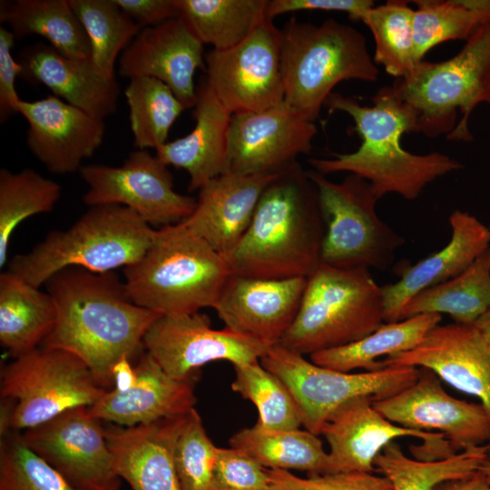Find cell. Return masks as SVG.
Masks as SVG:
<instances>
[{"label":"cell","mask_w":490,"mask_h":490,"mask_svg":"<svg viewBox=\"0 0 490 490\" xmlns=\"http://www.w3.org/2000/svg\"><path fill=\"white\" fill-rule=\"evenodd\" d=\"M375 5L372 0H271L267 7V17H274L298 11L343 12L354 21H361L366 12Z\"/></svg>","instance_id":"obj_47"},{"label":"cell","mask_w":490,"mask_h":490,"mask_svg":"<svg viewBox=\"0 0 490 490\" xmlns=\"http://www.w3.org/2000/svg\"><path fill=\"white\" fill-rule=\"evenodd\" d=\"M80 174L88 186L84 204L125 206L152 227L178 224L196 207V199L174 190L168 166L148 150L132 151L118 167L82 166Z\"/></svg>","instance_id":"obj_12"},{"label":"cell","mask_w":490,"mask_h":490,"mask_svg":"<svg viewBox=\"0 0 490 490\" xmlns=\"http://www.w3.org/2000/svg\"><path fill=\"white\" fill-rule=\"evenodd\" d=\"M434 490H490V484L478 470L466 477L441 483Z\"/></svg>","instance_id":"obj_49"},{"label":"cell","mask_w":490,"mask_h":490,"mask_svg":"<svg viewBox=\"0 0 490 490\" xmlns=\"http://www.w3.org/2000/svg\"><path fill=\"white\" fill-rule=\"evenodd\" d=\"M129 80L124 96L133 145L139 150H156L167 142L172 126L186 108L170 87L155 78Z\"/></svg>","instance_id":"obj_38"},{"label":"cell","mask_w":490,"mask_h":490,"mask_svg":"<svg viewBox=\"0 0 490 490\" xmlns=\"http://www.w3.org/2000/svg\"><path fill=\"white\" fill-rule=\"evenodd\" d=\"M189 413L149 424L105 428L115 470L132 490H181L174 448Z\"/></svg>","instance_id":"obj_23"},{"label":"cell","mask_w":490,"mask_h":490,"mask_svg":"<svg viewBox=\"0 0 490 490\" xmlns=\"http://www.w3.org/2000/svg\"><path fill=\"white\" fill-rule=\"evenodd\" d=\"M441 320L440 314L427 313L397 322H385L358 341L310 355V360L316 365L342 372L358 368L377 370L383 368L379 358L414 348Z\"/></svg>","instance_id":"obj_31"},{"label":"cell","mask_w":490,"mask_h":490,"mask_svg":"<svg viewBox=\"0 0 490 490\" xmlns=\"http://www.w3.org/2000/svg\"><path fill=\"white\" fill-rule=\"evenodd\" d=\"M17 61L20 77L44 85L90 115L104 121L116 112L120 86L115 78L101 74L91 61L66 56L44 42L24 48Z\"/></svg>","instance_id":"obj_26"},{"label":"cell","mask_w":490,"mask_h":490,"mask_svg":"<svg viewBox=\"0 0 490 490\" xmlns=\"http://www.w3.org/2000/svg\"><path fill=\"white\" fill-rule=\"evenodd\" d=\"M136 381L124 391L107 390L90 414L118 426H133L189 413L196 403L197 378L177 379L168 375L146 351L134 367Z\"/></svg>","instance_id":"obj_25"},{"label":"cell","mask_w":490,"mask_h":490,"mask_svg":"<svg viewBox=\"0 0 490 490\" xmlns=\"http://www.w3.org/2000/svg\"><path fill=\"white\" fill-rule=\"evenodd\" d=\"M123 13L142 28L180 15L175 0H114Z\"/></svg>","instance_id":"obj_48"},{"label":"cell","mask_w":490,"mask_h":490,"mask_svg":"<svg viewBox=\"0 0 490 490\" xmlns=\"http://www.w3.org/2000/svg\"><path fill=\"white\" fill-rule=\"evenodd\" d=\"M291 473L263 466L232 447H218L214 490H296Z\"/></svg>","instance_id":"obj_44"},{"label":"cell","mask_w":490,"mask_h":490,"mask_svg":"<svg viewBox=\"0 0 490 490\" xmlns=\"http://www.w3.org/2000/svg\"><path fill=\"white\" fill-rule=\"evenodd\" d=\"M56 309L51 295L9 271L0 274V344L18 358L42 345L51 333Z\"/></svg>","instance_id":"obj_29"},{"label":"cell","mask_w":490,"mask_h":490,"mask_svg":"<svg viewBox=\"0 0 490 490\" xmlns=\"http://www.w3.org/2000/svg\"><path fill=\"white\" fill-rule=\"evenodd\" d=\"M307 278L264 279L230 274L214 307L225 328L279 344L300 307Z\"/></svg>","instance_id":"obj_21"},{"label":"cell","mask_w":490,"mask_h":490,"mask_svg":"<svg viewBox=\"0 0 490 490\" xmlns=\"http://www.w3.org/2000/svg\"><path fill=\"white\" fill-rule=\"evenodd\" d=\"M156 234L125 206H92L70 228L53 230L29 252L15 255L7 271L36 288L68 267L113 271L136 262Z\"/></svg>","instance_id":"obj_5"},{"label":"cell","mask_w":490,"mask_h":490,"mask_svg":"<svg viewBox=\"0 0 490 490\" xmlns=\"http://www.w3.org/2000/svg\"><path fill=\"white\" fill-rule=\"evenodd\" d=\"M315 184L325 235L321 263L339 269L385 270L405 240L378 217L380 200L370 183L349 173L335 182L314 171L308 172Z\"/></svg>","instance_id":"obj_10"},{"label":"cell","mask_w":490,"mask_h":490,"mask_svg":"<svg viewBox=\"0 0 490 490\" xmlns=\"http://www.w3.org/2000/svg\"><path fill=\"white\" fill-rule=\"evenodd\" d=\"M408 3L389 0L368 9L361 19L374 37L375 64L396 79L408 77L420 63L414 41L415 9Z\"/></svg>","instance_id":"obj_37"},{"label":"cell","mask_w":490,"mask_h":490,"mask_svg":"<svg viewBox=\"0 0 490 490\" xmlns=\"http://www.w3.org/2000/svg\"><path fill=\"white\" fill-rule=\"evenodd\" d=\"M490 443L470 447L449 457L423 461L409 458L392 441L374 460L376 472L383 474L393 490H434L441 483L466 477L480 470Z\"/></svg>","instance_id":"obj_35"},{"label":"cell","mask_w":490,"mask_h":490,"mask_svg":"<svg viewBox=\"0 0 490 490\" xmlns=\"http://www.w3.org/2000/svg\"><path fill=\"white\" fill-rule=\"evenodd\" d=\"M392 87L416 116V132L469 142L468 120L476 105H490V22L466 41L453 57L421 61Z\"/></svg>","instance_id":"obj_7"},{"label":"cell","mask_w":490,"mask_h":490,"mask_svg":"<svg viewBox=\"0 0 490 490\" xmlns=\"http://www.w3.org/2000/svg\"><path fill=\"white\" fill-rule=\"evenodd\" d=\"M449 223L451 240L442 250L405 268L397 282L381 287L386 323L401 320L411 298L456 277L490 247V229L470 213L456 210Z\"/></svg>","instance_id":"obj_27"},{"label":"cell","mask_w":490,"mask_h":490,"mask_svg":"<svg viewBox=\"0 0 490 490\" xmlns=\"http://www.w3.org/2000/svg\"><path fill=\"white\" fill-rule=\"evenodd\" d=\"M414 41L416 59L436 45L467 41L490 22V0H415Z\"/></svg>","instance_id":"obj_36"},{"label":"cell","mask_w":490,"mask_h":490,"mask_svg":"<svg viewBox=\"0 0 490 490\" xmlns=\"http://www.w3.org/2000/svg\"><path fill=\"white\" fill-rule=\"evenodd\" d=\"M280 64L284 101L312 122L340 82L379 76L365 35L332 18L316 24L291 17L282 30Z\"/></svg>","instance_id":"obj_6"},{"label":"cell","mask_w":490,"mask_h":490,"mask_svg":"<svg viewBox=\"0 0 490 490\" xmlns=\"http://www.w3.org/2000/svg\"><path fill=\"white\" fill-rule=\"evenodd\" d=\"M203 44L181 16L145 27L119 58L118 74L123 78L145 76L165 83L183 106L194 107V75L205 69Z\"/></svg>","instance_id":"obj_20"},{"label":"cell","mask_w":490,"mask_h":490,"mask_svg":"<svg viewBox=\"0 0 490 490\" xmlns=\"http://www.w3.org/2000/svg\"><path fill=\"white\" fill-rule=\"evenodd\" d=\"M44 285L54 302L56 319L41 347L75 355L100 387H112L114 366L145 351L143 338L162 315L136 305L113 271L68 267Z\"/></svg>","instance_id":"obj_1"},{"label":"cell","mask_w":490,"mask_h":490,"mask_svg":"<svg viewBox=\"0 0 490 490\" xmlns=\"http://www.w3.org/2000/svg\"><path fill=\"white\" fill-rule=\"evenodd\" d=\"M371 101L372 105L366 106L353 97L329 94L324 106L330 113L339 111L353 119L361 144L331 159H309L316 172L353 173L368 181L379 199L396 193L413 201L430 182L463 167L441 152L415 154L402 147V135L416 132V116L392 86L380 88Z\"/></svg>","instance_id":"obj_2"},{"label":"cell","mask_w":490,"mask_h":490,"mask_svg":"<svg viewBox=\"0 0 490 490\" xmlns=\"http://www.w3.org/2000/svg\"><path fill=\"white\" fill-rule=\"evenodd\" d=\"M91 44V62L103 76L115 78L120 54L143 29L114 0H69Z\"/></svg>","instance_id":"obj_40"},{"label":"cell","mask_w":490,"mask_h":490,"mask_svg":"<svg viewBox=\"0 0 490 490\" xmlns=\"http://www.w3.org/2000/svg\"><path fill=\"white\" fill-rule=\"evenodd\" d=\"M113 377L115 388L120 391H124L131 388L136 381V374L134 367L131 365V359H121L113 369Z\"/></svg>","instance_id":"obj_50"},{"label":"cell","mask_w":490,"mask_h":490,"mask_svg":"<svg viewBox=\"0 0 490 490\" xmlns=\"http://www.w3.org/2000/svg\"><path fill=\"white\" fill-rule=\"evenodd\" d=\"M317 133L285 101L259 112L231 115L228 132L229 172L253 175L279 173L310 152Z\"/></svg>","instance_id":"obj_18"},{"label":"cell","mask_w":490,"mask_h":490,"mask_svg":"<svg viewBox=\"0 0 490 490\" xmlns=\"http://www.w3.org/2000/svg\"><path fill=\"white\" fill-rule=\"evenodd\" d=\"M0 490H82L31 450L21 434L7 431L0 442Z\"/></svg>","instance_id":"obj_42"},{"label":"cell","mask_w":490,"mask_h":490,"mask_svg":"<svg viewBox=\"0 0 490 490\" xmlns=\"http://www.w3.org/2000/svg\"><path fill=\"white\" fill-rule=\"evenodd\" d=\"M17 113L28 122L26 145L34 156L54 174L73 173L82 168L103 143V120L55 95L16 103Z\"/></svg>","instance_id":"obj_19"},{"label":"cell","mask_w":490,"mask_h":490,"mask_svg":"<svg viewBox=\"0 0 490 490\" xmlns=\"http://www.w3.org/2000/svg\"><path fill=\"white\" fill-rule=\"evenodd\" d=\"M383 323L381 287L368 269L321 263L307 278L297 317L278 345L310 356L358 341Z\"/></svg>","instance_id":"obj_8"},{"label":"cell","mask_w":490,"mask_h":490,"mask_svg":"<svg viewBox=\"0 0 490 490\" xmlns=\"http://www.w3.org/2000/svg\"><path fill=\"white\" fill-rule=\"evenodd\" d=\"M230 446L268 468L331 474L328 452L318 435L307 429H267L254 425L235 433Z\"/></svg>","instance_id":"obj_32"},{"label":"cell","mask_w":490,"mask_h":490,"mask_svg":"<svg viewBox=\"0 0 490 490\" xmlns=\"http://www.w3.org/2000/svg\"><path fill=\"white\" fill-rule=\"evenodd\" d=\"M418 369L414 384L373 401L374 407L401 426L442 434L456 453L490 443V416L482 404L450 396L432 370Z\"/></svg>","instance_id":"obj_17"},{"label":"cell","mask_w":490,"mask_h":490,"mask_svg":"<svg viewBox=\"0 0 490 490\" xmlns=\"http://www.w3.org/2000/svg\"><path fill=\"white\" fill-rule=\"evenodd\" d=\"M217 449L208 436L195 408L187 421L174 448V466L181 490H214Z\"/></svg>","instance_id":"obj_43"},{"label":"cell","mask_w":490,"mask_h":490,"mask_svg":"<svg viewBox=\"0 0 490 490\" xmlns=\"http://www.w3.org/2000/svg\"><path fill=\"white\" fill-rule=\"evenodd\" d=\"M60 197V184L34 170H0V268L6 263L16 227L31 216L51 211Z\"/></svg>","instance_id":"obj_39"},{"label":"cell","mask_w":490,"mask_h":490,"mask_svg":"<svg viewBox=\"0 0 490 490\" xmlns=\"http://www.w3.org/2000/svg\"><path fill=\"white\" fill-rule=\"evenodd\" d=\"M281 44L282 30L267 19L239 44L205 54L207 82L232 114L262 111L284 101Z\"/></svg>","instance_id":"obj_13"},{"label":"cell","mask_w":490,"mask_h":490,"mask_svg":"<svg viewBox=\"0 0 490 490\" xmlns=\"http://www.w3.org/2000/svg\"><path fill=\"white\" fill-rule=\"evenodd\" d=\"M26 446L82 490H119L121 478L105 437V428L89 407L69 409L26 429Z\"/></svg>","instance_id":"obj_14"},{"label":"cell","mask_w":490,"mask_h":490,"mask_svg":"<svg viewBox=\"0 0 490 490\" xmlns=\"http://www.w3.org/2000/svg\"><path fill=\"white\" fill-rule=\"evenodd\" d=\"M231 115L204 76L197 86L192 131L155 150V155L167 166L188 172L189 191L200 190L212 179L229 172L228 132Z\"/></svg>","instance_id":"obj_28"},{"label":"cell","mask_w":490,"mask_h":490,"mask_svg":"<svg viewBox=\"0 0 490 490\" xmlns=\"http://www.w3.org/2000/svg\"><path fill=\"white\" fill-rule=\"evenodd\" d=\"M324 235L317 188L296 162L266 187L246 232L223 257L234 275L308 278L321 264Z\"/></svg>","instance_id":"obj_3"},{"label":"cell","mask_w":490,"mask_h":490,"mask_svg":"<svg viewBox=\"0 0 490 490\" xmlns=\"http://www.w3.org/2000/svg\"><path fill=\"white\" fill-rule=\"evenodd\" d=\"M490 349V309L473 324Z\"/></svg>","instance_id":"obj_51"},{"label":"cell","mask_w":490,"mask_h":490,"mask_svg":"<svg viewBox=\"0 0 490 490\" xmlns=\"http://www.w3.org/2000/svg\"><path fill=\"white\" fill-rule=\"evenodd\" d=\"M379 362L383 368L430 369L455 388L479 398L490 416V349L473 324H439L414 348Z\"/></svg>","instance_id":"obj_22"},{"label":"cell","mask_w":490,"mask_h":490,"mask_svg":"<svg viewBox=\"0 0 490 490\" xmlns=\"http://www.w3.org/2000/svg\"><path fill=\"white\" fill-rule=\"evenodd\" d=\"M370 397H358L338 407L327 418L320 435L329 446L331 474L349 471L374 473V460L397 437L412 436L423 441L411 446L416 459L433 461L454 452L446 437L436 432L419 431L397 425L383 416Z\"/></svg>","instance_id":"obj_15"},{"label":"cell","mask_w":490,"mask_h":490,"mask_svg":"<svg viewBox=\"0 0 490 490\" xmlns=\"http://www.w3.org/2000/svg\"><path fill=\"white\" fill-rule=\"evenodd\" d=\"M107 390L75 355L37 348L1 370V435L42 425L79 407H92Z\"/></svg>","instance_id":"obj_9"},{"label":"cell","mask_w":490,"mask_h":490,"mask_svg":"<svg viewBox=\"0 0 490 490\" xmlns=\"http://www.w3.org/2000/svg\"><path fill=\"white\" fill-rule=\"evenodd\" d=\"M260 361L285 384L298 405L302 426L318 436L328 416L346 401L358 397L374 401L387 398L414 384L419 373L418 368L408 366L360 373L338 371L280 345L272 346Z\"/></svg>","instance_id":"obj_11"},{"label":"cell","mask_w":490,"mask_h":490,"mask_svg":"<svg viewBox=\"0 0 490 490\" xmlns=\"http://www.w3.org/2000/svg\"><path fill=\"white\" fill-rule=\"evenodd\" d=\"M0 21L15 39L39 35L61 54L91 61V44L69 0L1 1Z\"/></svg>","instance_id":"obj_30"},{"label":"cell","mask_w":490,"mask_h":490,"mask_svg":"<svg viewBox=\"0 0 490 490\" xmlns=\"http://www.w3.org/2000/svg\"><path fill=\"white\" fill-rule=\"evenodd\" d=\"M489 309L490 247L456 277L411 298L401 311V319L446 313L455 323L472 325Z\"/></svg>","instance_id":"obj_33"},{"label":"cell","mask_w":490,"mask_h":490,"mask_svg":"<svg viewBox=\"0 0 490 490\" xmlns=\"http://www.w3.org/2000/svg\"><path fill=\"white\" fill-rule=\"evenodd\" d=\"M143 347L171 377L199 379L200 369L216 360L232 365L260 358L272 347L227 328L214 329L208 315L161 316L149 328Z\"/></svg>","instance_id":"obj_16"},{"label":"cell","mask_w":490,"mask_h":490,"mask_svg":"<svg viewBox=\"0 0 490 490\" xmlns=\"http://www.w3.org/2000/svg\"><path fill=\"white\" fill-rule=\"evenodd\" d=\"M230 274L224 257L180 222L157 230L146 252L123 269V281L136 305L175 316L214 309Z\"/></svg>","instance_id":"obj_4"},{"label":"cell","mask_w":490,"mask_h":490,"mask_svg":"<svg viewBox=\"0 0 490 490\" xmlns=\"http://www.w3.org/2000/svg\"><path fill=\"white\" fill-rule=\"evenodd\" d=\"M14 34L4 26L0 27V122H5L17 113L16 103L20 99L15 87V78L20 76L22 66L14 58Z\"/></svg>","instance_id":"obj_46"},{"label":"cell","mask_w":490,"mask_h":490,"mask_svg":"<svg viewBox=\"0 0 490 490\" xmlns=\"http://www.w3.org/2000/svg\"><path fill=\"white\" fill-rule=\"evenodd\" d=\"M233 368L231 388L257 407L259 417L255 425L267 429H297L302 426L292 394L260 360L235 364Z\"/></svg>","instance_id":"obj_41"},{"label":"cell","mask_w":490,"mask_h":490,"mask_svg":"<svg viewBox=\"0 0 490 490\" xmlns=\"http://www.w3.org/2000/svg\"><path fill=\"white\" fill-rule=\"evenodd\" d=\"M279 173L227 172L212 179L199 190L194 211L181 223L218 253L228 254L246 232L262 192Z\"/></svg>","instance_id":"obj_24"},{"label":"cell","mask_w":490,"mask_h":490,"mask_svg":"<svg viewBox=\"0 0 490 490\" xmlns=\"http://www.w3.org/2000/svg\"><path fill=\"white\" fill-rule=\"evenodd\" d=\"M480 471L484 474L485 480L490 484V449L488 451L487 457L482 465Z\"/></svg>","instance_id":"obj_52"},{"label":"cell","mask_w":490,"mask_h":490,"mask_svg":"<svg viewBox=\"0 0 490 490\" xmlns=\"http://www.w3.org/2000/svg\"><path fill=\"white\" fill-rule=\"evenodd\" d=\"M291 481L296 490H393L386 476L361 471L308 475L306 478L292 474Z\"/></svg>","instance_id":"obj_45"},{"label":"cell","mask_w":490,"mask_h":490,"mask_svg":"<svg viewBox=\"0 0 490 490\" xmlns=\"http://www.w3.org/2000/svg\"><path fill=\"white\" fill-rule=\"evenodd\" d=\"M175 4L196 37L218 51L239 44L269 19V0H175Z\"/></svg>","instance_id":"obj_34"}]
</instances>
